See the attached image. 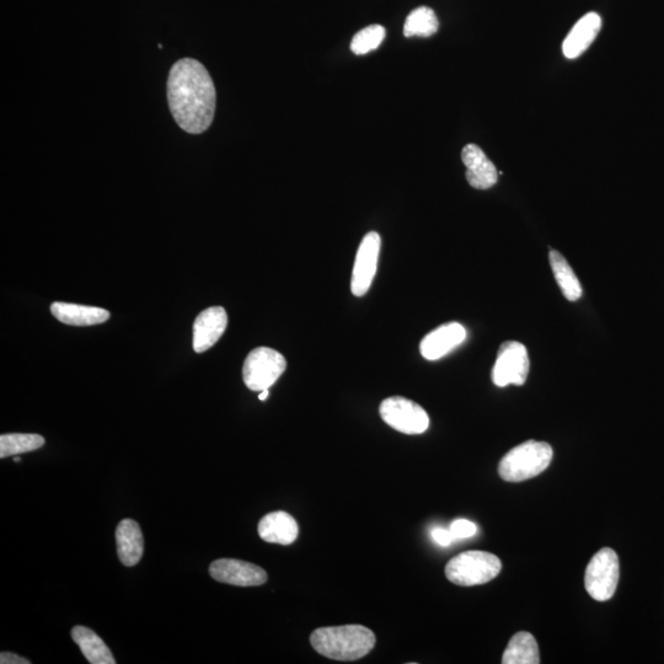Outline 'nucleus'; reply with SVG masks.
<instances>
[{"label":"nucleus","mask_w":664,"mask_h":664,"mask_svg":"<svg viewBox=\"0 0 664 664\" xmlns=\"http://www.w3.org/2000/svg\"><path fill=\"white\" fill-rule=\"evenodd\" d=\"M168 100L171 114L185 132L200 135L212 125L216 88L200 62L184 58L174 64L168 79Z\"/></svg>","instance_id":"nucleus-1"},{"label":"nucleus","mask_w":664,"mask_h":664,"mask_svg":"<svg viewBox=\"0 0 664 664\" xmlns=\"http://www.w3.org/2000/svg\"><path fill=\"white\" fill-rule=\"evenodd\" d=\"M376 635L362 625L320 628L310 636V644L321 656L335 661H357L376 646Z\"/></svg>","instance_id":"nucleus-2"},{"label":"nucleus","mask_w":664,"mask_h":664,"mask_svg":"<svg viewBox=\"0 0 664 664\" xmlns=\"http://www.w3.org/2000/svg\"><path fill=\"white\" fill-rule=\"evenodd\" d=\"M549 443L527 441L514 447L501 459L498 474L508 483H522L535 478L549 468L553 460Z\"/></svg>","instance_id":"nucleus-3"},{"label":"nucleus","mask_w":664,"mask_h":664,"mask_svg":"<svg viewBox=\"0 0 664 664\" xmlns=\"http://www.w3.org/2000/svg\"><path fill=\"white\" fill-rule=\"evenodd\" d=\"M502 562L487 551L471 550L455 556L446 566V576L454 585L473 587L495 580Z\"/></svg>","instance_id":"nucleus-4"},{"label":"nucleus","mask_w":664,"mask_h":664,"mask_svg":"<svg viewBox=\"0 0 664 664\" xmlns=\"http://www.w3.org/2000/svg\"><path fill=\"white\" fill-rule=\"evenodd\" d=\"M620 578V564L613 549L599 550L586 569V591L594 601L607 602L617 591Z\"/></svg>","instance_id":"nucleus-5"},{"label":"nucleus","mask_w":664,"mask_h":664,"mask_svg":"<svg viewBox=\"0 0 664 664\" xmlns=\"http://www.w3.org/2000/svg\"><path fill=\"white\" fill-rule=\"evenodd\" d=\"M287 368L286 358L269 347H259L249 353L243 367L246 387L262 392L272 387Z\"/></svg>","instance_id":"nucleus-6"},{"label":"nucleus","mask_w":664,"mask_h":664,"mask_svg":"<svg viewBox=\"0 0 664 664\" xmlns=\"http://www.w3.org/2000/svg\"><path fill=\"white\" fill-rule=\"evenodd\" d=\"M379 414L388 426L404 435H421L430 427V417L414 401L393 396L380 404Z\"/></svg>","instance_id":"nucleus-7"},{"label":"nucleus","mask_w":664,"mask_h":664,"mask_svg":"<svg viewBox=\"0 0 664 664\" xmlns=\"http://www.w3.org/2000/svg\"><path fill=\"white\" fill-rule=\"evenodd\" d=\"M530 362L526 346L521 342L507 341L498 348L497 360L492 369V380L497 387L507 385L521 387L528 378Z\"/></svg>","instance_id":"nucleus-8"},{"label":"nucleus","mask_w":664,"mask_h":664,"mask_svg":"<svg viewBox=\"0 0 664 664\" xmlns=\"http://www.w3.org/2000/svg\"><path fill=\"white\" fill-rule=\"evenodd\" d=\"M382 239L377 232L366 234L358 248L353 266L351 291L353 296L363 297L371 288L378 269Z\"/></svg>","instance_id":"nucleus-9"},{"label":"nucleus","mask_w":664,"mask_h":664,"mask_svg":"<svg viewBox=\"0 0 664 664\" xmlns=\"http://www.w3.org/2000/svg\"><path fill=\"white\" fill-rule=\"evenodd\" d=\"M210 575L214 580L238 587H256L264 585L267 574L264 569L250 562L235 559H219L210 566Z\"/></svg>","instance_id":"nucleus-10"},{"label":"nucleus","mask_w":664,"mask_h":664,"mask_svg":"<svg viewBox=\"0 0 664 664\" xmlns=\"http://www.w3.org/2000/svg\"><path fill=\"white\" fill-rule=\"evenodd\" d=\"M467 339V330L459 323L439 326L421 341L420 352L427 361L441 360Z\"/></svg>","instance_id":"nucleus-11"},{"label":"nucleus","mask_w":664,"mask_h":664,"mask_svg":"<svg viewBox=\"0 0 664 664\" xmlns=\"http://www.w3.org/2000/svg\"><path fill=\"white\" fill-rule=\"evenodd\" d=\"M228 315L222 307H212L198 314L194 324V350L206 352L217 344L226 331Z\"/></svg>","instance_id":"nucleus-12"},{"label":"nucleus","mask_w":664,"mask_h":664,"mask_svg":"<svg viewBox=\"0 0 664 664\" xmlns=\"http://www.w3.org/2000/svg\"><path fill=\"white\" fill-rule=\"evenodd\" d=\"M462 160L467 166V180L471 187L476 190H489L496 185L498 171L483 149L476 144H468L463 149Z\"/></svg>","instance_id":"nucleus-13"},{"label":"nucleus","mask_w":664,"mask_h":664,"mask_svg":"<svg viewBox=\"0 0 664 664\" xmlns=\"http://www.w3.org/2000/svg\"><path fill=\"white\" fill-rule=\"evenodd\" d=\"M299 527L291 514L283 511L266 514L259 523V535L266 543L291 545L296 542Z\"/></svg>","instance_id":"nucleus-14"},{"label":"nucleus","mask_w":664,"mask_h":664,"mask_svg":"<svg viewBox=\"0 0 664 664\" xmlns=\"http://www.w3.org/2000/svg\"><path fill=\"white\" fill-rule=\"evenodd\" d=\"M602 29V19L597 13H588L578 20L574 29L567 35L562 51L570 60L580 57L597 39Z\"/></svg>","instance_id":"nucleus-15"},{"label":"nucleus","mask_w":664,"mask_h":664,"mask_svg":"<svg viewBox=\"0 0 664 664\" xmlns=\"http://www.w3.org/2000/svg\"><path fill=\"white\" fill-rule=\"evenodd\" d=\"M117 554L127 567L141 561L144 553V539L141 527L133 519H123L116 529Z\"/></svg>","instance_id":"nucleus-16"},{"label":"nucleus","mask_w":664,"mask_h":664,"mask_svg":"<svg viewBox=\"0 0 664 664\" xmlns=\"http://www.w3.org/2000/svg\"><path fill=\"white\" fill-rule=\"evenodd\" d=\"M51 313L61 323L72 326L99 325L110 319L105 309L63 302L53 303Z\"/></svg>","instance_id":"nucleus-17"},{"label":"nucleus","mask_w":664,"mask_h":664,"mask_svg":"<svg viewBox=\"0 0 664 664\" xmlns=\"http://www.w3.org/2000/svg\"><path fill=\"white\" fill-rule=\"evenodd\" d=\"M72 639L91 664H116L114 655L101 637L85 626H74Z\"/></svg>","instance_id":"nucleus-18"},{"label":"nucleus","mask_w":664,"mask_h":664,"mask_svg":"<svg viewBox=\"0 0 664 664\" xmlns=\"http://www.w3.org/2000/svg\"><path fill=\"white\" fill-rule=\"evenodd\" d=\"M503 664H539L540 653L538 642L535 637L521 631L508 642L507 649L503 653Z\"/></svg>","instance_id":"nucleus-19"},{"label":"nucleus","mask_w":664,"mask_h":664,"mask_svg":"<svg viewBox=\"0 0 664 664\" xmlns=\"http://www.w3.org/2000/svg\"><path fill=\"white\" fill-rule=\"evenodd\" d=\"M549 260L562 294L567 301L577 302L582 297V287L569 262L556 250L550 251Z\"/></svg>","instance_id":"nucleus-20"},{"label":"nucleus","mask_w":664,"mask_h":664,"mask_svg":"<svg viewBox=\"0 0 664 664\" xmlns=\"http://www.w3.org/2000/svg\"><path fill=\"white\" fill-rule=\"evenodd\" d=\"M45 446V438L34 433H8L0 436V458L36 451Z\"/></svg>","instance_id":"nucleus-21"},{"label":"nucleus","mask_w":664,"mask_h":664,"mask_svg":"<svg viewBox=\"0 0 664 664\" xmlns=\"http://www.w3.org/2000/svg\"><path fill=\"white\" fill-rule=\"evenodd\" d=\"M439 28L437 15L431 8L421 7L411 12L404 25L405 37H430Z\"/></svg>","instance_id":"nucleus-22"},{"label":"nucleus","mask_w":664,"mask_h":664,"mask_svg":"<svg viewBox=\"0 0 664 664\" xmlns=\"http://www.w3.org/2000/svg\"><path fill=\"white\" fill-rule=\"evenodd\" d=\"M385 29L382 25H371L357 32L351 42V50L355 55L361 56L377 50L385 39Z\"/></svg>","instance_id":"nucleus-23"},{"label":"nucleus","mask_w":664,"mask_h":664,"mask_svg":"<svg viewBox=\"0 0 664 664\" xmlns=\"http://www.w3.org/2000/svg\"><path fill=\"white\" fill-rule=\"evenodd\" d=\"M449 530H451L454 539H468L474 537L476 532H478V527L473 522L468 521V519H457V521L452 523Z\"/></svg>","instance_id":"nucleus-24"},{"label":"nucleus","mask_w":664,"mask_h":664,"mask_svg":"<svg viewBox=\"0 0 664 664\" xmlns=\"http://www.w3.org/2000/svg\"><path fill=\"white\" fill-rule=\"evenodd\" d=\"M431 535H432L433 540H435V542L438 545H441V546H449L453 543V540H455L453 538L451 530H447V529H443V528H439V527L433 528L432 532H431Z\"/></svg>","instance_id":"nucleus-25"},{"label":"nucleus","mask_w":664,"mask_h":664,"mask_svg":"<svg viewBox=\"0 0 664 664\" xmlns=\"http://www.w3.org/2000/svg\"><path fill=\"white\" fill-rule=\"evenodd\" d=\"M0 663L2 664H30L31 662L26 658L15 655V653L2 652L0 655Z\"/></svg>","instance_id":"nucleus-26"},{"label":"nucleus","mask_w":664,"mask_h":664,"mask_svg":"<svg viewBox=\"0 0 664 664\" xmlns=\"http://www.w3.org/2000/svg\"><path fill=\"white\" fill-rule=\"evenodd\" d=\"M269 395H270L269 389H267V390H262V392H261L260 395H259V399H260L261 401H265L267 398H269Z\"/></svg>","instance_id":"nucleus-27"},{"label":"nucleus","mask_w":664,"mask_h":664,"mask_svg":"<svg viewBox=\"0 0 664 664\" xmlns=\"http://www.w3.org/2000/svg\"><path fill=\"white\" fill-rule=\"evenodd\" d=\"M14 460H15L16 463H20L21 459H20V457H16Z\"/></svg>","instance_id":"nucleus-28"}]
</instances>
